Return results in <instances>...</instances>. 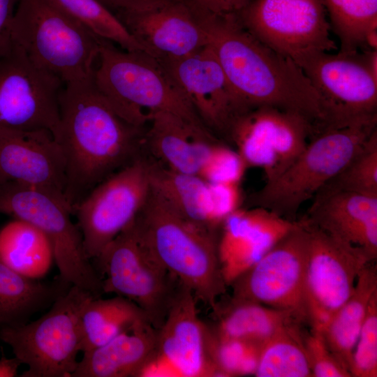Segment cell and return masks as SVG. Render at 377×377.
Listing matches in <instances>:
<instances>
[{
    "label": "cell",
    "instance_id": "43",
    "mask_svg": "<svg viewBox=\"0 0 377 377\" xmlns=\"http://www.w3.org/2000/svg\"><path fill=\"white\" fill-rule=\"evenodd\" d=\"M22 362L15 356L7 357L1 353L0 357V377H15L17 376L18 369Z\"/></svg>",
    "mask_w": 377,
    "mask_h": 377
},
{
    "label": "cell",
    "instance_id": "33",
    "mask_svg": "<svg viewBox=\"0 0 377 377\" xmlns=\"http://www.w3.org/2000/svg\"><path fill=\"white\" fill-rule=\"evenodd\" d=\"M204 334L206 357L216 377L254 376L262 343L220 337L205 323Z\"/></svg>",
    "mask_w": 377,
    "mask_h": 377
},
{
    "label": "cell",
    "instance_id": "28",
    "mask_svg": "<svg viewBox=\"0 0 377 377\" xmlns=\"http://www.w3.org/2000/svg\"><path fill=\"white\" fill-rule=\"evenodd\" d=\"M148 158L151 190L186 219L219 231L211 219L209 184L198 175L175 172Z\"/></svg>",
    "mask_w": 377,
    "mask_h": 377
},
{
    "label": "cell",
    "instance_id": "17",
    "mask_svg": "<svg viewBox=\"0 0 377 377\" xmlns=\"http://www.w3.org/2000/svg\"><path fill=\"white\" fill-rule=\"evenodd\" d=\"M197 300L182 285L157 330L155 348L138 377H216L205 349Z\"/></svg>",
    "mask_w": 377,
    "mask_h": 377
},
{
    "label": "cell",
    "instance_id": "8",
    "mask_svg": "<svg viewBox=\"0 0 377 377\" xmlns=\"http://www.w3.org/2000/svg\"><path fill=\"white\" fill-rule=\"evenodd\" d=\"M0 214L27 221L44 233L63 282L96 297L103 294L101 279L87 256L81 232L64 199L15 182L0 181Z\"/></svg>",
    "mask_w": 377,
    "mask_h": 377
},
{
    "label": "cell",
    "instance_id": "1",
    "mask_svg": "<svg viewBox=\"0 0 377 377\" xmlns=\"http://www.w3.org/2000/svg\"><path fill=\"white\" fill-rule=\"evenodd\" d=\"M59 109L54 138L66 159L64 198L73 212L96 185L145 154L147 124L121 114L96 88L93 75L64 84Z\"/></svg>",
    "mask_w": 377,
    "mask_h": 377
},
{
    "label": "cell",
    "instance_id": "35",
    "mask_svg": "<svg viewBox=\"0 0 377 377\" xmlns=\"http://www.w3.org/2000/svg\"><path fill=\"white\" fill-rule=\"evenodd\" d=\"M337 191L377 196V130L318 192Z\"/></svg>",
    "mask_w": 377,
    "mask_h": 377
},
{
    "label": "cell",
    "instance_id": "31",
    "mask_svg": "<svg viewBox=\"0 0 377 377\" xmlns=\"http://www.w3.org/2000/svg\"><path fill=\"white\" fill-rule=\"evenodd\" d=\"M304 335L300 326L265 341L254 376L312 377Z\"/></svg>",
    "mask_w": 377,
    "mask_h": 377
},
{
    "label": "cell",
    "instance_id": "20",
    "mask_svg": "<svg viewBox=\"0 0 377 377\" xmlns=\"http://www.w3.org/2000/svg\"><path fill=\"white\" fill-rule=\"evenodd\" d=\"M297 223L259 207L239 208L222 223L218 256L227 286L257 263Z\"/></svg>",
    "mask_w": 377,
    "mask_h": 377
},
{
    "label": "cell",
    "instance_id": "7",
    "mask_svg": "<svg viewBox=\"0 0 377 377\" xmlns=\"http://www.w3.org/2000/svg\"><path fill=\"white\" fill-rule=\"evenodd\" d=\"M95 297L71 286L40 318L0 333V341L27 366L21 377H71L82 348V314Z\"/></svg>",
    "mask_w": 377,
    "mask_h": 377
},
{
    "label": "cell",
    "instance_id": "34",
    "mask_svg": "<svg viewBox=\"0 0 377 377\" xmlns=\"http://www.w3.org/2000/svg\"><path fill=\"white\" fill-rule=\"evenodd\" d=\"M96 36L126 51H144L119 19L98 0H53Z\"/></svg>",
    "mask_w": 377,
    "mask_h": 377
},
{
    "label": "cell",
    "instance_id": "26",
    "mask_svg": "<svg viewBox=\"0 0 377 377\" xmlns=\"http://www.w3.org/2000/svg\"><path fill=\"white\" fill-rule=\"evenodd\" d=\"M71 286L59 276L52 281L26 277L0 261V333L28 323Z\"/></svg>",
    "mask_w": 377,
    "mask_h": 377
},
{
    "label": "cell",
    "instance_id": "23",
    "mask_svg": "<svg viewBox=\"0 0 377 377\" xmlns=\"http://www.w3.org/2000/svg\"><path fill=\"white\" fill-rule=\"evenodd\" d=\"M157 330L142 320L106 343L83 353L71 377H138L155 348Z\"/></svg>",
    "mask_w": 377,
    "mask_h": 377
},
{
    "label": "cell",
    "instance_id": "38",
    "mask_svg": "<svg viewBox=\"0 0 377 377\" xmlns=\"http://www.w3.org/2000/svg\"><path fill=\"white\" fill-rule=\"evenodd\" d=\"M304 343L313 377H351L327 346L321 331L311 328Z\"/></svg>",
    "mask_w": 377,
    "mask_h": 377
},
{
    "label": "cell",
    "instance_id": "2",
    "mask_svg": "<svg viewBox=\"0 0 377 377\" xmlns=\"http://www.w3.org/2000/svg\"><path fill=\"white\" fill-rule=\"evenodd\" d=\"M207 45L248 108L268 105L297 113L312 131L327 126L321 98L302 69L248 31L237 15L204 12Z\"/></svg>",
    "mask_w": 377,
    "mask_h": 377
},
{
    "label": "cell",
    "instance_id": "32",
    "mask_svg": "<svg viewBox=\"0 0 377 377\" xmlns=\"http://www.w3.org/2000/svg\"><path fill=\"white\" fill-rule=\"evenodd\" d=\"M340 52H355L367 35L377 30V0H323Z\"/></svg>",
    "mask_w": 377,
    "mask_h": 377
},
{
    "label": "cell",
    "instance_id": "36",
    "mask_svg": "<svg viewBox=\"0 0 377 377\" xmlns=\"http://www.w3.org/2000/svg\"><path fill=\"white\" fill-rule=\"evenodd\" d=\"M349 371L352 377L377 376V292L370 300L353 352Z\"/></svg>",
    "mask_w": 377,
    "mask_h": 377
},
{
    "label": "cell",
    "instance_id": "29",
    "mask_svg": "<svg viewBox=\"0 0 377 377\" xmlns=\"http://www.w3.org/2000/svg\"><path fill=\"white\" fill-rule=\"evenodd\" d=\"M0 261L26 277L41 279L54 258L52 245L41 230L14 219L0 230Z\"/></svg>",
    "mask_w": 377,
    "mask_h": 377
},
{
    "label": "cell",
    "instance_id": "22",
    "mask_svg": "<svg viewBox=\"0 0 377 377\" xmlns=\"http://www.w3.org/2000/svg\"><path fill=\"white\" fill-rule=\"evenodd\" d=\"M148 114L145 154L170 170L198 175L212 145L220 139L171 113Z\"/></svg>",
    "mask_w": 377,
    "mask_h": 377
},
{
    "label": "cell",
    "instance_id": "5",
    "mask_svg": "<svg viewBox=\"0 0 377 377\" xmlns=\"http://www.w3.org/2000/svg\"><path fill=\"white\" fill-rule=\"evenodd\" d=\"M376 125L377 114L318 132L292 163L249 196V207H263L295 221L300 207L346 165L377 130Z\"/></svg>",
    "mask_w": 377,
    "mask_h": 377
},
{
    "label": "cell",
    "instance_id": "6",
    "mask_svg": "<svg viewBox=\"0 0 377 377\" xmlns=\"http://www.w3.org/2000/svg\"><path fill=\"white\" fill-rule=\"evenodd\" d=\"M11 36L34 64L64 84L94 74L102 38L53 0H20Z\"/></svg>",
    "mask_w": 377,
    "mask_h": 377
},
{
    "label": "cell",
    "instance_id": "41",
    "mask_svg": "<svg viewBox=\"0 0 377 377\" xmlns=\"http://www.w3.org/2000/svg\"><path fill=\"white\" fill-rule=\"evenodd\" d=\"M205 11L218 15H237L250 0H192Z\"/></svg>",
    "mask_w": 377,
    "mask_h": 377
},
{
    "label": "cell",
    "instance_id": "16",
    "mask_svg": "<svg viewBox=\"0 0 377 377\" xmlns=\"http://www.w3.org/2000/svg\"><path fill=\"white\" fill-rule=\"evenodd\" d=\"M203 13L192 0H156L115 15L145 52L158 61H168L207 45Z\"/></svg>",
    "mask_w": 377,
    "mask_h": 377
},
{
    "label": "cell",
    "instance_id": "9",
    "mask_svg": "<svg viewBox=\"0 0 377 377\" xmlns=\"http://www.w3.org/2000/svg\"><path fill=\"white\" fill-rule=\"evenodd\" d=\"M94 260L103 293L133 302L158 330L182 284L144 245L133 221Z\"/></svg>",
    "mask_w": 377,
    "mask_h": 377
},
{
    "label": "cell",
    "instance_id": "27",
    "mask_svg": "<svg viewBox=\"0 0 377 377\" xmlns=\"http://www.w3.org/2000/svg\"><path fill=\"white\" fill-rule=\"evenodd\" d=\"M376 292L377 267L371 262L360 273L350 296L321 330L330 350L348 371L370 300Z\"/></svg>",
    "mask_w": 377,
    "mask_h": 377
},
{
    "label": "cell",
    "instance_id": "25",
    "mask_svg": "<svg viewBox=\"0 0 377 377\" xmlns=\"http://www.w3.org/2000/svg\"><path fill=\"white\" fill-rule=\"evenodd\" d=\"M212 310L215 321L209 326L219 336L262 344L303 323L290 311L231 297L224 302L220 299Z\"/></svg>",
    "mask_w": 377,
    "mask_h": 377
},
{
    "label": "cell",
    "instance_id": "42",
    "mask_svg": "<svg viewBox=\"0 0 377 377\" xmlns=\"http://www.w3.org/2000/svg\"><path fill=\"white\" fill-rule=\"evenodd\" d=\"M114 15L143 8L156 0H98Z\"/></svg>",
    "mask_w": 377,
    "mask_h": 377
},
{
    "label": "cell",
    "instance_id": "30",
    "mask_svg": "<svg viewBox=\"0 0 377 377\" xmlns=\"http://www.w3.org/2000/svg\"><path fill=\"white\" fill-rule=\"evenodd\" d=\"M144 320H149L142 310L125 297L91 299L81 318L82 353L106 343Z\"/></svg>",
    "mask_w": 377,
    "mask_h": 377
},
{
    "label": "cell",
    "instance_id": "19",
    "mask_svg": "<svg viewBox=\"0 0 377 377\" xmlns=\"http://www.w3.org/2000/svg\"><path fill=\"white\" fill-rule=\"evenodd\" d=\"M0 181L39 188L65 200L66 159L52 132L0 127Z\"/></svg>",
    "mask_w": 377,
    "mask_h": 377
},
{
    "label": "cell",
    "instance_id": "4",
    "mask_svg": "<svg viewBox=\"0 0 377 377\" xmlns=\"http://www.w3.org/2000/svg\"><path fill=\"white\" fill-rule=\"evenodd\" d=\"M96 62V88L131 121L147 125L149 112H165L210 133L171 75L147 52L126 51L101 39Z\"/></svg>",
    "mask_w": 377,
    "mask_h": 377
},
{
    "label": "cell",
    "instance_id": "3",
    "mask_svg": "<svg viewBox=\"0 0 377 377\" xmlns=\"http://www.w3.org/2000/svg\"><path fill=\"white\" fill-rule=\"evenodd\" d=\"M133 226L153 256L212 309L228 287L218 256L219 231L186 219L151 188Z\"/></svg>",
    "mask_w": 377,
    "mask_h": 377
},
{
    "label": "cell",
    "instance_id": "39",
    "mask_svg": "<svg viewBox=\"0 0 377 377\" xmlns=\"http://www.w3.org/2000/svg\"><path fill=\"white\" fill-rule=\"evenodd\" d=\"M209 184V207L213 226L219 230L224 220L240 208L239 184Z\"/></svg>",
    "mask_w": 377,
    "mask_h": 377
},
{
    "label": "cell",
    "instance_id": "10",
    "mask_svg": "<svg viewBox=\"0 0 377 377\" xmlns=\"http://www.w3.org/2000/svg\"><path fill=\"white\" fill-rule=\"evenodd\" d=\"M237 17L253 36L297 65L336 49L323 0H250Z\"/></svg>",
    "mask_w": 377,
    "mask_h": 377
},
{
    "label": "cell",
    "instance_id": "15",
    "mask_svg": "<svg viewBox=\"0 0 377 377\" xmlns=\"http://www.w3.org/2000/svg\"><path fill=\"white\" fill-rule=\"evenodd\" d=\"M297 66L321 98L327 127L377 114V76L366 52H320Z\"/></svg>",
    "mask_w": 377,
    "mask_h": 377
},
{
    "label": "cell",
    "instance_id": "40",
    "mask_svg": "<svg viewBox=\"0 0 377 377\" xmlns=\"http://www.w3.org/2000/svg\"><path fill=\"white\" fill-rule=\"evenodd\" d=\"M20 0H0V57L13 46L11 25Z\"/></svg>",
    "mask_w": 377,
    "mask_h": 377
},
{
    "label": "cell",
    "instance_id": "18",
    "mask_svg": "<svg viewBox=\"0 0 377 377\" xmlns=\"http://www.w3.org/2000/svg\"><path fill=\"white\" fill-rule=\"evenodd\" d=\"M186 94L206 128L226 139L230 126L249 110L207 45L179 59L159 61Z\"/></svg>",
    "mask_w": 377,
    "mask_h": 377
},
{
    "label": "cell",
    "instance_id": "11",
    "mask_svg": "<svg viewBox=\"0 0 377 377\" xmlns=\"http://www.w3.org/2000/svg\"><path fill=\"white\" fill-rule=\"evenodd\" d=\"M150 191L149 161L144 154L100 182L73 208L89 259L135 219Z\"/></svg>",
    "mask_w": 377,
    "mask_h": 377
},
{
    "label": "cell",
    "instance_id": "21",
    "mask_svg": "<svg viewBox=\"0 0 377 377\" xmlns=\"http://www.w3.org/2000/svg\"><path fill=\"white\" fill-rule=\"evenodd\" d=\"M333 238L377 257V196L318 192L302 218Z\"/></svg>",
    "mask_w": 377,
    "mask_h": 377
},
{
    "label": "cell",
    "instance_id": "14",
    "mask_svg": "<svg viewBox=\"0 0 377 377\" xmlns=\"http://www.w3.org/2000/svg\"><path fill=\"white\" fill-rule=\"evenodd\" d=\"M302 220L309 232L304 285L308 323L321 331L352 294L361 271L374 260Z\"/></svg>",
    "mask_w": 377,
    "mask_h": 377
},
{
    "label": "cell",
    "instance_id": "13",
    "mask_svg": "<svg viewBox=\"0 0 377 377\" xmlns=\"http://www.w3.org/2000/svg\"><path fill=\"white\" fill-rule=\"evenodd\" d=\"M64 84L13 43L11 50L0 57V127L47 129L54 137L60 124L59 95Z\"/></svg>",
    "mask_w": 377,
    "mask_h": 377
},
{
    "label": "cell",
    "instance_id": "12",
    "mask_svg": "<svg viewBox=\"0 0 377 377\" xmlns=\"http://www.w3.org/2000/svg\"><path fill=\"white\" fill-rule=\"evenodd\" d=\"M309 232L302 219L229 286L231 297L293 312L308 323L304 285Z\"/></svg>",
    "mask_w": 377,
    "mask_h": 377
},
{
    "label": "cell",
    "instance_id": "24",
    "mask_svg": "<svg viewBox=\"0 0 377 377\" xmlns=\"http://www.w3.org/2000/svg\"><path fill=\"white\" fill-rule=\"evenodd\" d=\"M236 121L275 154L277 165L272 179L295 160L312 134L310 123L300 114L268 105L251 108Z\"/></svg>",
    "mask_w": 377,
    "mask_h": 377
},
{
    "label": "cell",
    "instance_id": "37",
    "mask_svg": "<svg viewBox=\"0 0 377 377\" xmlns=\"http://www.w3.org/2000/svg\"><path fill=\"white\" fill-rule=\"evenodd\" d=\"M247 168L237 150L219 140L212 145L198 176L208 183L239 184Z\"/></svg>",
    "mask_w": 377,
    "mask_h": 377
}]
</instances>
